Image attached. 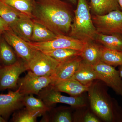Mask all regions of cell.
Listing matches in <instances>:
<instances>
[{
  "label": "cell",
  "mask_w": 122,
  "mask_h": 122,
  "mask_svg": "<svg viewBox=\"0 0 122 122\" xmlns=\"http://www.w3.org/2000/svg\"><path fill=\"white\" fill-rule=\"evenodd\" d=\"M88 91L91 108L93 111L102 119L111 122L113 119V114L110 105L95 85L92 84Z\"/></svg>",
  "instance_id": "cell-10"
},
{
  "label": "cell",
  "mask_w": 122,
  "mask_h": 122,
  "mask_svg": "<svg viewBox=\"0 0 122 122\" xmlns=\"http://www.w3.org/2000/svg\"><path fill=\"white\" fill-rule=\"evenodd\" d=\"M118 2L120 6V9L122 11V0H118Z\"/></svg>",
  "instance_id": "cell-32"
},
{
  "label": "cell",
  "mask_w": 122,
  "mask_h": 122,
  "mask_svg": "<svg viewBox=\"0 0 122 122\" xmlns=\"http://www.w3.org/2000/svg\"><path fill=\"white\" fill-rule=\"evenodd\" d=\"M37 118V116L31 114L25 108L15 113L12 119L15 122H36Z\"/></svg>",
  "instance_id": "cell-27"
},
{
  "label": "cell",
  "mask_w": 122,
  "mask_h": 122,
  "mask_svg": "<svg viewBox=\"0 0 122 122\" xmlns=\"http://www.w3.org/2000/svg\"><path fill=\"white\" fill-rule=\"evenodd\" d=\"M82 59L80 56L60 62L54 73L50 76L53 85L72 78L78 69Z\"/></svg>",
  "instance_id": "cell-12"
},
{
  "label": "cell",
  "mask_w": 122,
  "mask_h": 122,
  "mask_svg": "<svg viewBox=\"0 0 122 122\" xmlns=\"http://www.w3.org/2000/svg\"><path fill=\"white\" fill-rule=\"evenodd\" d=\"M32 34L30 42H44L51 41L57 37L55 34L45 26L34 21Z\"/></svg>",
  "instance_id": "cell-21"
},
{
  "label": "cell",
  "mask_w": 122,
  "mask_h": 122,
  "mask_svg": "<svg viewBox=\"0 0 122 122\" xmlns=\"http://www.w3.org/2000/svg\"><path fill=\"white\" fill-rule=\"evenodd\" d=\"M22 13L1 0H0V17L10 28Z\"/></svg>",
  "instance_id": "cell-25"
},
{
  "label": "cell",
  "mask_w": 122,
  "mask_h": 122,
  "mask_svg": "<svg viewBox=\"0 0 122 122\" xmlns=\"http://www.w3.org/2000/svg\"><path fill=\"white\" fill-rule=\"evenodd\" d=\"M100 46V61L113 66L122 65V51L110 49Z\"/></svg>",
  "instance_id": "cell-23"
},
{
  "label": "cell",
  "mask_w": 122,
  "mask_h": 122,
  "mask_svg": "<svg viewBox=\"0 0 122 122\" xmlns=\"http://www.w3.org/2000/svg\"><path fill=\"white\" fill-rule=\"evenodd\" d=\"M24 106L27 110L37 117L44 115L50 110L41 99L36 98L33 94L24 95L23 100Z\"/></svg>",
  "instance_id": "cell-17"
},
{
  "label": "cell",
  "mask_w": 122,
  "mask_h": 122,
  "mask_svg": "<svg viewBox=\"0 0 122 122\" xmlns=\"http://www.w3.org/2000/svg\"><path fill=\"white\" fill-rule=\"evenodd\" d=\"M118 71H119L120 77L122 78V65L119 66Z\"/></svg>",
  "instance_id": "cell-31"
},
{
  "label": "cell",
  "mask_w": 122,
  "mask_h": 122,
  "mask_svg": "<svg viewBox=\"0 0 122 122\" xmlns=\"http://www.w3.org/2000/svg\"><path fill=\"white\" fill-rule=\"evenodd\" d=\"M10 29L8 25L0 17V37L5 31Z\"/></svg>",
  "instance_id": "cell-29"
},
{
  "label": "cell",
  "mask_w": 122,
  "mask_h": 122,
  "mask_svg": "<svg viewBox=\"0 0 122 122\" xmlns=\"http://www.w3.org/2000/svg\"><path fill=\"white\" fill-rule=\"evenodd\" d=\"M2 36L13 48L18 56L26 63L30 61L34 49L30 48L27 42L15 34L11 28L5 31Z\"/></svg>",
  "instance_id": "cell-11"
},
{
  "label": "cell",
  "mask_w": 122,
  "mask_h": 122,
  "mask_svg": "<svg viewBox=\"0 0 122 122\" xmlns=\"http://www.w3.org/2000/svg\"><path fill=\"white\" fill-rule=\"evenodd\" d=\"M6 122V120H5L2 117V116H0V122Z\"/></svg>",
  "instance_id": "cell-33"
},
{
  "label": "cell",
  "mask_w": 122,
  "mask_h": 122,
  "mask_svg": "<svg viewBox=\"0 0 122 122\" xmlns=\"http://www.w3.org/2000/svg\"><path fill=\"white\" fill-rule=\"evenodd\" d=\"M97 32L111 35L122 34V11L115 10L103 15L92 16Z\"/></svg>",
  "instance_id": "cell-3"
},
{
  "label": "cell",
  "mask_w": 122,
  "mask_h": 122,
  "mask_svg": "<svg viewBox=\"0 0 122 122\" xmlns=\"http://www.w3.org/2000/svg\"><path fill=\"white\" fill-rule=\"evenodd\" d=\"M33 49L41 51L60 49H69L81 51L86 42L75 39L69 36L58 35L54 39L44 42H27Z\"/></svg>",
  "instance_id": "cell-5"
},
{
  "label": "cell",
  "mask_w": 122,
  "mask_h": 122,
  "mask_svg": "<svg viewBox=\"0 0 122 122\" xmlns=\"http://www.w3.org/2000/svg\"><path fill=\"white\" fill-rule=\"evenodd\" d=\"M51 85L56 90L66 93L74 96H77L83 92L88 91L90 87L82 85L77 80L73 79H70L53 85Z\"/></svg>",
  "instance_id": "cell-15"
},
{
  "label": "cell",
  "mask_w": 122,
  "mask_h": 122,
  "mask_svg": "<svg viewBox=\"0 0 122 122\" xmlns=\"http://www.w3.org/2000/svg\"><path fill=\"white\" fill-rule=\"evenodd\" d=\"M25 61H18L10 65L4 66L0 69V89H14L17 86L19 77L21 74L28 70Z\"/></svg>",
  "instance_id": "cell-7"
},
{
  "label": "cell",
  "mask_w": 122,
  "mask_h": 122,
  "mask_svg": "<svg viewBox=\"0 0 122 122\" xmlns=\"http://www.w3.org/2000/svg\"><path fill=\"white\" fill-rule=\"evenodd\" d=\"M82 85L90 86L92 82L99 79L98 77L93 66L82 61L81 65L72 78Z\"/></svg>",
  "instance_id": "cell-16"
},
{
  "label": "cell",
  "mask_w": 122,
  "mask_h": 122,
  "mask_svg": "<svg viewBox=\"0 0 122 122\" xmlns=\"http://www.w3.org/2000/svg\"></svg>",
  "instance_id": "cell-36"
},
{
  "label": "cell",
  "mask_w": 122,
  "mask_h": 122,
  "mask_svg": "<svg viewBox=\"0 0 122 122\" xmlns=\"http://www.w3.org/2000/svg\"><path fill=\"white\" fill-rule=\"evenodd\" d=\"M60 62L41 51L34 49L32 56L27 64L28 70L35 74L50 76L54 73Z\"/></svg>",
  "instance_id": "cell-4"
},
{
  "label": "cell",
  "mask_w": 122,
  "mask_h": 122,
  "mask_svg": "<svg viewBox=\"0 0 122 122\" xmlns=\"http://www.w3.org/2000/svg\"><path fill=\"white\" fill-rule=\"evenodd\" d=\"M90 7L95 15H105L114 10H121L118 0H90Z\"/></svg>",
  "instance_id": "cell-20"
},
{
  "label": "cell",
  "mask_w": 122,
  "mask_h": 122,
  "mask_svg": "<svg viewBox=\"0 0 122 122\" xmlns=\"http://www.w3.org/2000/svg\"><path fill=\"white\" fill-rule=\"evenodd\" d=\"M94 41L110 49L122 51V34L107 35L97 33Z\"/></svg>",
  "instance_id": "cell-19"
},
{
  "label": "cell",
  "mask_w": 122,
  "mask_h": 122,
  "mask_svg": "<svg viewBox=\"0 0 122 122\" xmlns=\"http://www.w3.org/2000/svg\"><path fill=\"white\" fill-rule=\"evenodd\" d=\"M70 2H72L73 4H76V3H77V0H68Z\"/></svg>",
  "instance_id": "cell-34"
},
{
  "label": "cell",
  "mask_w": 122,
  "mask_h": 122,
  "mask_svg": "<svg viewBox=\"0 0 122 122\" xmlns=\"http://www.w3.org/2000/svg\"><path fill=\"white\" fill-rule=\"evenodd\" d=\"M72 121L71 115L68 111L59 112L55 116L53 119V122H71Z\"/></svg>",
  "instance_id": "cell-28"
},
{
  "label": "cell",
  "mask_w": 122,
  "mask_h": 122,
  "mask_svg": "<svg viewBox=\"0 0 122 122\" xmlns=\"http://www.w3.org/2000/svg\"><path fill=\"white\" fill-rule=\"evenodd\" d=\"M1 65H0V69H1Z\"/></svg>",
  "instance_id": "cell-35"
},
{
  "label": "cell",
  "mask_w": 122,
  "mask_h": 122,
  "mask_svg": "<svg viewBox=\"0 0 122 122\" xmlns=\"http://www.w3.org/2000/svg\"><path fill=\"white\" fill-rule=\"evenodd\" d=\"M21 13L32 18L35 1L33 0H1Z\"/></svg>",
  "instance_id": "cell-26"
},
{
  "label": "cell",
  "mask_w": 122,
  "mask_h": 122,
  "mask_svg": "<svg viewBox=\"0 0 122 122\" xmlns=\"http://www.w3.org/2000/svg\"><path fill=\"white\" fill-rule=\"evenodd\" d=\"M92 66L99 79L103 81L116 94L122 96V80L119 71L101 61Z\"/></svg>",
  "instance_id": "cell-9"
},
{
  "label": "cell",
  "mask_w": 122,
  "mask_h": 122,
  "mask_svg": "<svg viewBox=\"0 0 122 122\" xmlns=\"http://www.w3.org/2000/svg\"><path fill=\"white\" fill-rule=\"evenodd\" d=\"M34 22L31 18L22 13L10 28L18 36L29 42L32 34Z\"/></svg>",
  "instance_id": "cell-14"
},
{
  "label": "cell",
  "mask_w": 122,
  "mask_h": 122,
  "mask_svg": "<svg viewBox=\"0 0 122 122\" xmlns=\"http://www.w3.org/2000/svg\"><path fill=\"white\" fill-rule=\"evenodd\" d=\"M28 71L27 74L19 79L18 82L17 89L23 95H38L41 91L52 83L50 76H38Z\"/></svg>",
  "instance_id": "cell-6"
},
{
  "label": "cell",
  "mask_w": 122,
  "mask_h": 122,
  "mask_svg": "<svg viewBox=\"0 0 122 122\" xmlns=\"http://www.w3.org/2000/svg\"><path fill=\"white\" fill-rule=\"evenodd\" d=\"M84 122H99V120L91 114H87L85 116L84 119Z\"/></svg>",
  "instance_id": "cell-30"
},
{
  "label": "cell",
  "mask_w": 122,
  "mask_h": 122,
  "mask_svg": "<svg viewBox=\"0 0 122 122\" xmlns=\"http://www.w3.org/2000/svg\"><path fill=\"white\" fill-rule=\"evenodd\" d=\"M32 19L58 36L66 35L73 17L70 7L65 2L60 0H38L35 2Z\"/></svg>",
  "instance_id": "cell-1"
},
{
  "label": "cell",
  "mask_w": 122,
  "mask_h": 122,
  "mask_svg": "<svg viewBox=\"0 0 122 122\" xmlns=\"http://www.w3.org/2000/svg\"><path fill=\"white\" fill-rule=\"evenodd\" d=\"M101 46L94 41L86 42L80 56L82 61L92 66L100 61Z\"/></svg>",
  "instance_id": "cell-18"
},
{
  "label": "cell",
  "mask_w": 122,
  "mask_h": 122,
  "mask_svg": "<svg viewBox=\"0 0 122 122\" xmlns=\"http://www.w3.org/2000/svg\"><path fill=\"white\" fill-rule=\"evenodd\" d=\"M51 85L41 91L38 95L47 106L57 103H64L74 107H81L85 105L84 99L82 97L66 96L61 94Z\"/></svg>",
  "instance_id": "cell-8"
},
{
  "label": "cell",
  "mask_w": 122,
  "mask_h": 122,
  "mask_svg": "<svg viewBox=\"0 0 122 122\" xmlns=\"http://www.w3.org/2000/svg\"><path fill=\"white\" fill-rule=\"evenodd\" d=\"M13 48L2 36L0 37V60L4 66L10 65L18 61Z\"/></svg>",
  "instance_id": "cell-22"
},
{
  "label": "cell",
  "mask_w": 122,
  "mask_h": 122,
  "mask_svg": "<svg viewBox=\"0 0 122 122\" xmlns=\"http://www.w3.org/2000/svg\"><path fill=\"white\" fill-rule=\"evenodd\" d=\"M24 96L17 89L15 92L9 91L7 94H0V116H8L13 112L20 109L24 106Z\"/></svg>",
  "instance_id": "cell-13"
},
{
  "label": "cell",
  "mask_w": 122,
  "mask_h": 122,
  "mask_svg": "<svg viewBox=\"0 0 122 122\" xmlns=\"http://www.w3.org/2000/svg\"><path fill=\"white\" fill-rule=\"evenodd\" d=\"M69 36L85 42L94 41L97 32L86 0H78Z\"/></svg>",
  "instance_id": "cell-2"
},
{
  "label": "cell",
  "mask_w": 122,
  "mask_h": 122,
  "mask_svg": "<svg viewBox=\"0 0 122 122\" xmlns=\"http://www.w3.org/2000/svg\"><path fill=\"white\" fill-rule=\"evenodd\" d=\"M59 62L67 61L80 56L81 51L69 49H60L41 51Z\"/></svg>",
  "instance_id": "cell-24"
}]
</instances>
